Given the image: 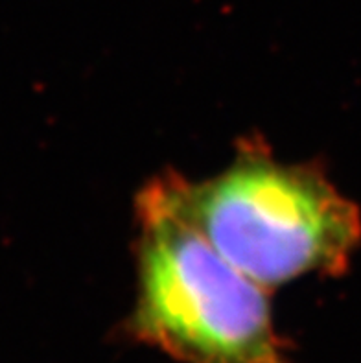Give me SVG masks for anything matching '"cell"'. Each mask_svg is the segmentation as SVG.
Here are the masks:
<instances>
[{"label": "cell", "mask_w": 361, "mask_h": 363, "mask_svg": "<svg viewBox=\"0 0 361 363\" xmlns=\"http://www.w3.org/2000/svg\"><path fill=\"white\" fill-rule=\"evenodd\" d=\"M137 299L128 330L183 363H288L267 288L231 264L153 184L137 201Z\"/></svg>", "instance_id": "cell-2"}, {"label": "cell", "mask_w": 361, "mask_h": 363, "mask_svg": "<svg viewBox=\"0 0 361 363\" xmlns=\"http://www.w3.org/2000/svg\"><path fill=\"white\" fill-rule=\"evenodd\" d=\"M231 264L271 290L311 273L341 275L361 247V208L308 164L247 144L205 181H151Z\"/></svg>", "instance_id": "cell-1"}]
</instances>
